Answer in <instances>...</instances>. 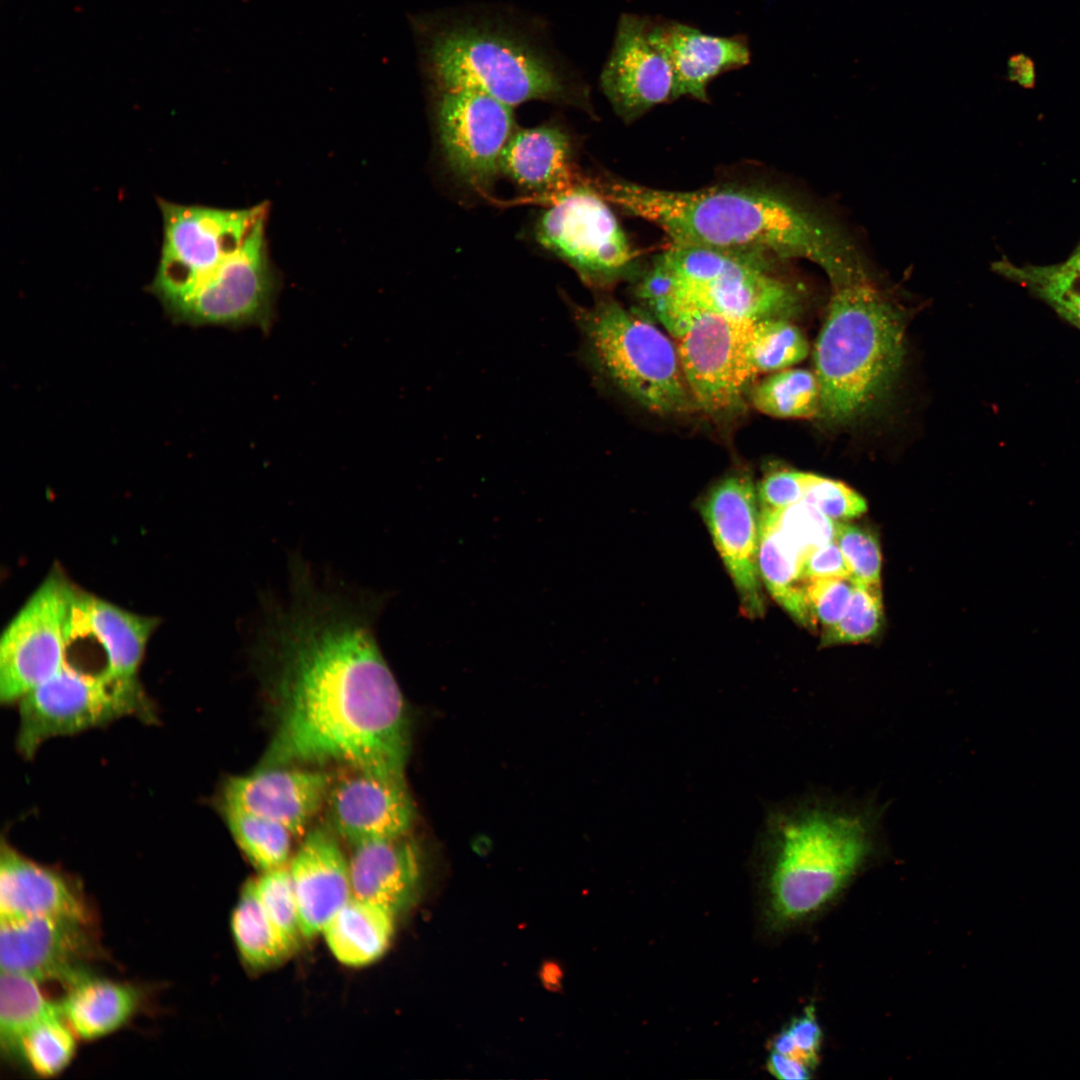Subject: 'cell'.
I'll use <instances>...</instances> for the list:
<instances>
[{
	"mask_svg": "<svg viewBox=\"0 0 1080 1080\" xmlns=\"http://www.w3.org/2000/svg\"><path fill=\"white\" fill-rule=\"evenodd\" d=\"M382 602L320 585L293 561L290 598L268 607L253 646L280 704L262 766L341 762L405 779L409 720L375 633Z\"/></svg>",
	"mask_w": 1080,
	"mask_h": 1080,
	"instance_id": "cell-1",
	"label": "cell"
},
{
	"mask_svg": "<svg viewBox=\"0 0 1080 1080\" xmlns=\"http://www.w3.org/2000/svg\"><path fill=\"white\" fill-rule=\"evenodd\" d=\"M594 187L606 201L654 224L673 244L773 260L806 259L829 279L864 266L836 222L776 191L745 186L674 191L613 178Z\"/></svg>",
	"mask_w": 1080,
	"mask_h": 1080,
	"instance_id": "cell-2",
	"label": "cell"
},
{
	"mask_svg": "<svg viewBox=\"0 0 1080 1080\" xmlns=\"http://www.w3.org/2000/svg\"><path fill=\"white\" fill-rule=\"evenodd\" d=\"M830 284L813 359L818 419L833 428L856 421L890 390L904 360L907 318L867 270Z\"/></svg>",
	"mask_w": 1080,
	"mask_h": 1080,
	"instance_id": "cell-3",
	"label": "cell"
},
{
	"mask_svg": "<svg viewBox=\"0 0 1080 1080\" xmlns=\"http://www.w3.org/2000/svg\"><path fill=\"white\" fill-rule=\"evenodd\" d=\"M885 807L824 794L778 817L770 875L777 923L818 912L846 888L879 848Z\"/></svg>",
	"mask_w": 1080,
	"mask_h": 1080,
	"instance_id": "cell-4",
	"label": "cell"
},
{
	"mask_svg": "<svg viewBox=\"0 0 1080 1080\" xmlns=\"http://www.w3.org/2000/svg\"><path fill=\"white\" fill-rule=\"evenodd\" d=\"M426 31L424 64L436 90L476 89L512 108L586 97L535 38L505 20L460 15Z\"/></svg>",
	"mask_w": 1080,
	"mask_h": 1080,
	"instance_id": "cell-5",
	"label": "cell"
},
{
	"mask_svg": "<svg viewBox=\"0 0 1080 1080\" xmlns=\"http://www.w3.org/2000/svg\"><path fill=\"white\" fill-rule=\"evenodd\" d=\"M574 318L590 363L637 404L658 415L696 405L676 345L652 322L609 299L575 308Z\"/></svg>",
	"mask_w": 1080,
	"mask_h": 1080,
	"instance_id": "cell-6",
	"label": "cell"
},
{
	"mask_svg": "<svg viewBox=\"0 0 1080 1080\" xmlns=\"http://www.w3.org/2000/svg\"><path fill=\"white\" fill-rule=\"evenodd\" d=\"M656 259L686 315L711 311L754 321L790 319L802 306L800 288L771 271L773 259L673 243Z\"/></svg>",
	"mask_w": 1080,
	"mask_h": 1080,
	"instance_id": "cell-7",
	"label": "cell"
},
{
	"mask_svg": "<svg viewBox=\"0 0 1080 1080\" xmlns=\"http://www.w3.org/2000/svg\"><path fill=\"white\" fill-rule=\"evenodd\" d=\"M17 748L31 758L48 739L72 735L125 716L154 722L156 712L138 679L83 672L67 662L19 701Z\"/></svg>",
	"mask_w": 1080,
	"mask_h": 1080,
	"instance_id": "cell-8",
	"label": "cell"
},
{
	"mask_svg": "<svg viewBox=\"0 0 1080 1080\" xmlns=\"http://www.w3.org/2000/svg\"><path fill=\"white\" fill-rule=\"evenodd\" d=\"M163 242L156 273L147 286L169 315L249 236L264 208L231 210L159 199Z\"/></svg>",
	"mask_w": 1080,
	"mask_h": 1080,
	"instance_id": "cell-9",
	"label": "cell"
},
{
	"mask_svg": "<svg viewBox=\"0 0 1080 1080\" xmlns=\"http://www.w3.org/2000/svg\"><path fill=\"white\" fill-rule=\"evenodd\" d=\"M76 587L51 572L11 619L0 639V699L19 701L65 665Z\"/></svg>",
	"mask_w": 1080,
	"mask_h": 1080,
	"instance_id": "cell-10",
	"label": "cell"
},
{
	"mask_svg": "<svg viewBox=\"0 0 1080 1080\" xmlns=\"http://www.w3.org/2000/svg\"><path fill=\"white\" fill-rule=\"evenodd\" d=\"M535 232L545 249L591 284H608L631 272L637 257L608 201L584 181L551 200Z\"/></svg>",
	"mask_w": 1080,
	"mask_h": 1080,
	"instance_id": "cell-11",
	"label": "cell"
},
{
	"mask_svg": "<svg viewBox=\"0 0 1080 1080\" xmlns=\"http://www.w3.org/2000/svg\"><path fill=\"white\" fill-rule=\"evenodd\" d=\"M277 280L268 262L264 219L244 243L201 281L168 315L192 327L255 326L268 330L274 319Z\"/></svg>",
	"mask_w": 1080,
	"mask_h": 1080,
	"instance_id": "cell-12",
	"label": "cell"
},
{
	"mask_svg": "<svg viewBox=\"0 0 1080 1080\" xmlns=\"http://www.w3.org/2000/svg\"><path fill=\"white\" fill-rule=\"evenodd\" d=\"M756 321L700 311L677 340V351L697 407L711 415L737 410L757 377L751 359Z\"/></svg>",
	"mask_w": 1080,
	"mask_h": 1080,
	"instance_id": "cell-13",
	"label": "cell"
},
{
	"mask_svg": "<svg viewBox=\"0 0 1080 1080\" xmlns=\"http://www.w3.org/2000/svg\"><path fill=\"white\" fill-rule=\"evenodd\" d=\"M436 91L438 136L449 169L470 187L487 189L515 132L512 107L476 89Z\"/></svg>",
	"mask_w": 1080,
	"mask_h": 1080,
	"instance_id": "cell-14",
	"label": "cell"
},
{
	"mask_svg": "<svg viewBox=\"0 0 1080 1080\" xmlns=\"http://www.w3.org/2000/svg\"><path fill=\"white\" fill-rule=\"evenodd\" d=\"M660 17L624 13L600 74V87L614 111L632 122L653 107L675 100L674 68Z\"/></svg>",
	"mask_w": 1080,
	"mask_h": 1080,
	"instance_id": "cell-15",
	"label": "cell"
},
{
	"mask_svg": "<svg viewBox=\"0 0 1080 1080\" xmlns=\"http://www.w3.org/2000/svg\"><path fill=\"white\" fill-rule=\"evenodd\" d=\"M700 512L736 586L744 614L762 616L760 509L751 477L734 473L717 482L702 500Z\"/></svg>",
	"mask_w": 1080,
	"mask_h": 1080,
	"instance_id": "cell-16",
	"label": "cell"
},
{
	"mask_svg": "<svg viewBox=\"0 0 1080 1080\" xmlns=\"http://www.w3.org/2000/svg\"><path fill=\"white\" fill-rule=\"evenodd\" d=\"M88 922L58 916L1 920V971L39 982H72L87 973L83 964L92 952Z\"/></svg>",
	"mask_w": 1080,
	"mask_h": 1080,
	"instance_id": "cell-17",
	"label": "cell"
},
{
	"mask_svg": "<svg viewBox=\"0 0 1080 1080\" xmlns=\"http://www.w3.org/2000/svg\"><path fill=\"white\" fill-rule=\"evenodd\" d=\"M333 782L325 771L296 765L262 766L253 773L230 777L223 787L221 805L274 821L298 837L325 805Z\"/></svg>",
	"mask_w": 1080,
	"mask_h": 1080,
	"instance_id": "cell-18",
	"label": "cell"
},
{
	"mask_svg": "<svg viewBox=\"0 0 1080 1080\" xmlns=\"http://www.w3.org/2000/svg\"><path fill=\"white\" fill-rule=\"evenodd\" d=\"M354 771L332 784L325 803L329 827L351 846L407 835L415 807L405 779Z\"/></svg>",
	"mask_w": 1080,
	"mask_h": 1080,
	"instance_id": "cell-19",
	"label": "cell"
},
{
	"mask_svg": "<svg viewBox=\"0 0 1080 1080\" xmlns=\"http://www.w3.org/2000/svg\"><path fill=\"white\" fill-rule=\"evenodd\" d=\"M337 837L329 826L314 828L288 862L304 938L322 933L352 897L349 858Z\"/></svg>",
	"mask_w": 1080,
	"mask_h": 1080,
	"instance_id": "cell-20",
	"label": "cell"
},
{
	"mask_svg": "<svg viewBox=\"0 0 1080 1080\" xmlns=\"http://www.w3.org/2000/svg\"><path fill=\"white\" fill-rule=\"evenodd\" d=\"M43 916L89 921L87 904L71 879L27 858L3 840L0 849V920Z\"/></svg>",
	"mask_w": 1080,
	"mask_h": 1080,
	"instance_id": "cell-21",
	"label": "cell"
},
{
	"mask_svg": "<svg viewBox=\"0 0 1080 1080\" xmlns=\"http://www.w3.org/2000/svg\"><path fill=\"white\" fill-rule=\"evenodd\" d=\"M158 623V618L130 612L76 588L70 643L78 637H94L105 652L103 671L115 680H137L147 642Z\"/></svg>",
	"mask_w": 1080,
	"mask_h": 1080,
	"instance_id": "cell-22",
	"label": "cell"
},
{
	"mask_svg": "<svg viewBox=\"0 0 1080 1080\" xmlns=\"http://www.w3.org/2000/svg\"><path fill=\"white\" fill-rule=\"evenodd\" d=\"M662 36L676 80L675 97L708 101L709 83L751 61L745 35L716 36L674 20L661 21Z\"/></svg>",
	"mask_w": 1080,
	"mask_h": 1080,
	"instance_id": "cell-23",
	"label": "cell"
},
{
	"mask_svg": "<svg viewBox=\"0 0 1080 1080\" xmlns=\"http://www.w3.org/2000/svg\"><path fill=\"white\" fill-rule=\"evenodd\" d=\"M500 171L547 200L583 183L575 172L569 137L555 125L515 131L502 152Z\"/></svg>",
	"mask_w": 1080,
	"mask_h": 1080,
	"instance_id": "cell-24",
	"label": "cell"
},
{
	"mask_svg": "<svg viewBox=\"0 0 1080 1080\" xmlns=\"http://www.w3.org/2000/svg\"><path fill=\"white\" fill-rule=\"evenodd\" d=\"M352 895L396 914L411 903L420 879L419 854L408 834L352 846Z\"/></svg>",
	"mask_w": 1080,
	"mask_h": 1080,
	"instance_id": "cell-25",
	"label": "cell"
},
{
	"mask_svg": "<svg viewBox=\"0 0 1080 1080\" xmlns=\"http://www.w3.org/2000/svg\"><path fill=\"white\" fill-rule=\"evenodd\" d=\"M58 1003L62 1017L78 1038L94 1040L122 1028L136 1013L141 996L130 984L85 973L68 983Z\"/></svg>",
	"mask_w": 1080,
	"mask_h": 1080,
	"instance_id": "cell-26",
	"label": "cell"
},
{
	"mask_svg": "<svg viewBox=\"0 0 1080 1080\" xmlns=\"http://www.w3.org/2000/svg\"><path fill=\"white\" fill-rule=\"evenodd\" d=\"M395 916L388 907L352 895L329 920L322 934L339 962L361 967L386 951L394 932Z\"/></svg>",
	"mask_w": 1080,
	"mask_h": 1080,
	"instance_id": "cell-27",
	"label": "cell"
},
{
	"mask_svg": "<svg viewBox=\"0 0 1080 1080\" xmlns=\"http://www.w3.org/2000/svg\"><path fill=\"white\" fill-rule=\"evenodd\" d=\"M782 514L760 513L759 574L773 598L801 625H815L806 598L803 557L782 535Z\"/></svg>",
	"mask_w": 1080,
	"mask_h": 1080,
	"instance_id": "cell-28",
	"label": "cell"
},
{
	"mask_svg": "<svg viewBox=\"0 0 1080 1080\" xmlns=\"http://www.w3.org/2000/svg\"><path fill=\"white\" fill-rule=\"evenodd\" d=\"M231 928L243 960L254 968H267L287 959L298 944L266 915L252 881L244 886L235 907Z\"/></svg>",
	"mask_w": 1080,
	"mask_h": 1080,
	"instance_id": "cell-29",
	"label": "cell"
},
{
	"mask_svg": "<svg viewBox=\"0 0 1080 1080\" xmlns=\"http://www.w3.org/2000/svg\"><path fill=\"white\" fill-rule=\"evenodd\" d=\"M0 976V1046L4 1056L16 1059L23 1036L61 1012L58 1003L45 997L36 979L5 971Z\"/></svg>",
	"mask_w": 1080,
	"mask_h": 1080,
	"instance_id": "cell-30",
	"label": "cell"
},
{
	"mask_svg": "<svg viewBox=\"0 0 1080 1080\" xmlns=\"http://www.w3.org/2000/svg\"><path fill=\"white\" fill-rule=\"evenodd\" d=\"M750 400L755 409L771 417L818 418L821 389L815 372L787 368L773 372L755 385Z\"/></svg>",
	"mask_w": 1080,
	"mask_h": 1080,
	"instance_id": "cell-31",
	"label": "cell"
},
{
	"mask_svg": "<svg viewBox=\"0 0 1080 1080\" xmlns=\"http://www.w3.org/2000/svg\"><path fill=\"white\" fill-rule=\"evenodd\" d=\"M993 269L1028 288L1066 321L1080 329V273L1064 263L1016 266L1002 260Z\"/></svg>",
	"mask_w": 1080,
	"mask_h": 1080,
	"instance_id": "cell-32",
	"label": "cell"
},
{
	"mask_svg": "<svg viewBox=\"0 0 1080 1080\" xmlns=\"http://www.w3.org/2000/svg\"><path fill=\"white\" fill-rule=\"evenodd\" d=\"M232 837L261 871L287 865L294 836L284 826L252 813L221 805Z\"/></svg>",
	"mask_w": 1080,
	"mask_h": 1080,
	"instance_id": "cell-33",
	"label": "cell"
},
{
	"mask_svg": "<svg viewBox=\"0 0 1080 1080\" xmlns=\"http://www.w3.org/2000/svg\"><path fill=\"white\" fill-rule=\"evenodd\" d=\"M76 1034L62 1017L50 1016L33 1026L21 1039L17 1059L36 1075L61 1073L76 1051Z\"/></svg>",
	"mask_w": 1080,
	"mask_h": 1080,
	"instance_id": "cell-34",
	"label": "cell"
},
{
	"mask_svg": "<svg viewBox=\"0 0 1080 1080\" xmlns=\"http://www.w3.org/2000/svg\"><path fill=\"white\" fill-rule=\"evenodd\" d=\"M808 352L805 335L789 319L756 321L751 359L757 375L791 368L805 359Z\"/></svg>",
	"mask_w": 1080,
	"mask_h": 1080,
	"instance_id": "cell-35",
	"label": "cell"
},
{
	"mask_svg": "<svg viewBox=\"0 0 1080 1080\" xmlns=\"http://www.w3.org/2000/svg\"><path fill=\"white\" fill-rule=\"evenodd\" d=\"M883 623L880 586L854 583L845 614L831 628L823 630L824 647L865 642L875 637Z\"/></svg>",
	"mask_w": 1080,
	"mask_h": 1080,
	"instance_id": "cell-36",
	"label": "cell"
},
{
	"mask_svg": "<svg viewBox=\"0 0 1080 1080\" xmlns=\"http://www.w3.org/2000/svg\"><path fill=\"white\" fill-rule=\"evenodd\" d=\"M256 897L269 919L298 943L302 936L297 898L287 865L267 871L252 880Z\"/></svg>",
	"mask_w": 1080,
	"mask_h": 1080,
	"instance_id": "cell-37",
	"label": "cell"
},
{
	"mask_svg": "<svg viewBox=\"0 0 1080 1080\" xmlns=\"http://www.w3.org/2000/svg\"><path fill=\"white\" fill-rule=\"evenodd\" d=\"M834 541L844 557L853 583L880 586L881 550L877 536L870 529L835 522Z\"/></svg>",
	"mask_w": 1080,
	"mask_h": 1080,
	"instance_id": "cell-38",
	"label": "cell"
},
{
	"mask_svg": "<svg viewBox=\"0 0 1080 1080\" xmlns=\"http://www.w3.org/2000/svg\"><path fill=\"white\" fill-rule=\"evenodd\" d=\"M778 528L804 560L814 549L834 540L835 522L802 499L783 511Z\"/></svg>",
	"mask_w": 1080,
	"mask_h": 1080,
	"instance_id": "cell-39",
	"label": "cell"
},
{
	"mask_svg": "<svg viewBox=\"0 0 1080 1080\" xmlns=\"http://www.w3.org/2000/svg\"><path fill=\"white\" fill-rule=\"evenodd\" d=\"M822 1030L813 1006H808L771 1041V1051L796 1061L813 1072L819 1063Z\"/></svg>",
	"mask_w": 1080,
	"mask_h": 1080,
	"instance_id": "cell-40",
	"label": "cell"
},
{
	"mask_svg": "<svg viewBox=\"0 0 1080 1080\" xmlns=\"http://www.w3.org/2000/svg\"><path fill=\"white\" fill-rule=\"evenodd\" d=\"M803 500L834 522L858 518L867 510L866 500L841 481L814 474Z\"/></svg>",
	"mask_w": 1080,
	"mask_h": 1080,
	"instance_id": "cell-41",
	"label": "cell"
},
{
	"mask_svg": "<svg viewBox=\"0 0 1080 1080\" xmlns=\"http://www.w3.org/2000/svg\"><path fill=\"white\" fill-rule=\"evenodd\" d=\"M813 477V473L788 469L767 473L756 488L760 512L782 513L800 502Z\"/></svg>",
	"mask_w": 1080,
	"mask_h": 1080,
	"instance_id": "cell-42",
	"label": "cell"
},
{
	"mask_svg": "<svg viewBox=\"0 0 1080 1080\" xmlns=\"http://www.w3.org/2000/svg\"><path fill=\"white\" fill-rule=\"evenodd\" d=\"M853 585L849 579L806 582L807 603L815 624H820L826 630L839 622L850 602Z\"/></svg>",
	"mask_w": 1080,
	"mask_h": 1080,
	"instance_id": "cell-43",
	"label": "cell"
},
{
	"mask_svg": "<svg viewBox=\"0 0 1080 1080\" xmlns=\"http://www.w3.org/2000/svg\"><path fill=\"white\" fill-rule=\"evenodd\" d=\"M805 581L817 579H849L850 572L844 557L833 540L810 552L802 563Z\"/></svg>",
	"mask_w": 1080,
	"mask_h": 1080,
	"instance_id": "cell-44",
	"label": "cell"
},
{
	"mask_svg": "<svg viewBox=\"0 0 1080 1080\" xmlns=\"http://www.w3.org/2000/svg\"><path fill=\"white\" fill-rule=\"evenodd\" d=\"M767 1069L774 1077L781 1080H806L813 1073L806 1066L773 1051H770Z\"/></svg>",
	"mask_w": 1080,
	"mask_h": 1080,
	"instance_id": "cell-45",
	"label": "cell"
},
{
	"mask_svg": "<svg viewBox=\"0 0 1080 1080\" xmlns=\"http://www.w3.org/2000/svg\"><path fill=\"white\" fill-rule=\"evenodd\" d=\"M1010 76L1024 86H1031L1034 79L1032 63L1025 57H1014L1010 61Z\"/></svg>",
	"mask_w": 1080,
	"mask_h": 1080,
	"instance_id": "cell-46",
	"label": "cell"
},
{
	"mask_svg": "<svg viewBox=\"0 0 1080 1080\" xmlns=\"http://www.w3.org/2000/svg\"><path fill=\"white\" fill-rule=\"evenodd\" d=\"M1064 264L1080 273V245L1075 249L1072 255L1064 262Z\"/></svg>",
	"mask_w": 1080,
	"mask_h": 1080,
	"instance_id": "cell-47",
	"label": "cell"
}]
</instances>
